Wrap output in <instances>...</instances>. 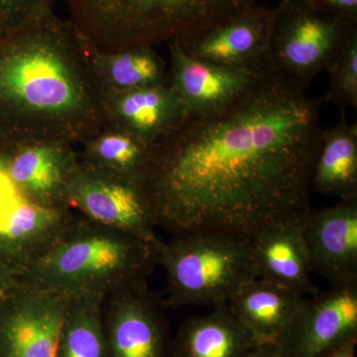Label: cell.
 <instances>
[{
  "label": "cell",
  "mask_w": 357,
  "mask_h": 357,
  "mask_svg": "<svg viewBox=\"0 0 357 357\" xmlns=\"http://www.w3.org/2000/svg\"><path fill=\"white\" fill-rule=\"evenodd\" d=\"M323 98L268 72L231 107L185 119L149 146L139 178L157 225L174 236L250 241L309 208Z\"/></svg>",
  "instance_id": "obj_1"
},
{
  "label": "cell",
  "mask_w": 357,
  "mask_h": 357,
  "mask_svg": "<svg viewBox=\"0 0 357 357\" xmlns=\"http://www.w3.org/2000/svg\"><path fill=\"white\" fill-rule=\"evenodd\" d=\"M0 116L11 146L83 143L107 126L86 42L53 11L0 43Z\"/></svg>",
  "instance_id": "obj_2"
},
{
  "label": "cell",
  "mask_w": 357,
  "mask_h": 357,
  "mask_svg": "<svg viewBox=\"0 0 357 357\" xmlns=\"http://www.w3.org/2000/svg\"><path fill=\"white\" fill-rule=\"evenodd\" d=\"M75 213L58 238L27 263L18 285L62 294L105 297L146 282L158 265V244Z\"/></svg>",
  "instance_id": "obj_3"
},
{
  "label": "cell",
  "mask_w": 357,
  "mask_h": 357,
  "mask_svg": "<svg viewBox=\"0 0 357 357\" xmlns=\"http://www.w3.org/2000/svg\"><path fill=\"white\" fill-rule=\"evenodd\" d=\"M70 21L102 53L154 47L251 8L255 0H65Z\"/></svg>",
  "instance_id": "obj_4"
},
{
  "label": "cell",
  "mask_w": 357,
  "mask_h": 357,
  "mask_svg": "<svg viewBox=\"0 0 357 357\" xmlns=\"http://www.w3.org/2000/svg\"><path fill=\"white\" fill-rule=\"evenodd\" d=\"M157 250L168 281L166 307L227 304L241 286L257 278L243 239L198 232L160 241Z\"/></svg>",
  "instance_id": "obj_5"
},
{
  "label": "cell",
  "mask_w": 357,
  "mask_h": 357,
  "mask_svg": "<svg viewBox=\"0 0 357 357\" xmlns=\"http://www.w3.org/2000/svg\"><path fill=\"white\" fill-rule=\"evenodd\" d=\"M267 69L303 89L328 72L357 23L319 10L307 0H281L273 7Z\"/></svg>",
  "instance_id": "obj_6"
},
{
  "label": "cell",
  "mask_w": 357,
  "mask_h": 357,
  "mask_svg": "<svg viewBox=\"0 0 357 357\" xmlns=\"http://www.w3.org/2000/svg\"><path fill=\"white\" fill-rule=\"evenodd\" d=\"M68 206L107 227L139 236L150 243L160 241L153 213L139 182L86 163L79 165L68 192Z\"/></svg>",
  "instance_id": "obj_7"
},
{
  "label": "cell",
  "mask_w": 357,
  "mask_h": 357,
  "mask_svg": "<svg viewBox=\"0 0 357 357\" xmlns=\"http://www.w3.org/2000/svg\"><path fill=\"white\" fill-rule=\"evenodd\" d=\"M165 305L146 282L105 296L102 319L107 357H174Z\"/></svg>",
  "instance_id": "obj_8"
},
{
  "label": "cell",
  "mask_w": 357,
  "mask_h": 357,
  "mask_svg": "<svg viewBox=\"0 0 357 357\" xmlns=\"http://www.w3.org/2000/svg\"><path fill=\"white\" fill-rule=\"evenodd\" d=\"M357 342V284L305 298L274 344L284 357H328Z\"/></svg>",
  "instance_id": "obj_9"
},
{
  "label": "cell",
  "mask_w": 357,
  "mask_h": 357,
  "mask_svg": "<svg viewBox=\"0 0 357 357\" xmlns=\"http://www.w3.org/2000/svg\"><path fill=\"white\" fill-rule=\"evenodd\" d=\"M70 298L16 286L0 303V357H55Z\"/></svg>",
  "instance_id": "obj_10"
},
{
  "label": "cell",
  "mask_w": 357,
  "mask_h": 357,
  "mask_svg": "<svg viewBox=\"0 0 357 357\" xmlns=\"http://www.w3.org/2000/svg\"><path fill=\"white\" fill-rule=\"evenodd\" d=\"M167 44L169 84L184 107L185 119L225 112L248 96L269 72L211 64L185 53L175 40Z\"/></svg>",
  "instance_id": "obj_11"
},
{
  "label": "cell",
  "mask_w": 357,
  "mask_h": 357,
  "mask_svg": "<svg viewBox=\"0 0 357 357\" xmlns=\"http://www.w3.org/2000/svg\"><path fill=\"white\" fill-rule=\"evenodd\" d=\"M273 14V7L257 3L227 20L173 40L192 57L211 64L267 69Z\"/></svg>",
  "instance_id": "obj_12"
},
{
  "label": "cell",
  "mask_w": 357,
  "mask_h": 357,
  "mask_svg": "<svg viewBox=\"0 0 357 357\" xmlns=\"http://www.w3.org/2000/svg\"><path fill=\"white\" fill-rule=\"evenodd\" d=\"M79 161L70 143L34 141L11 146L3 167L23 198L45 208H69L68 192Z\"/></svg>",
  "instance_id": "obj_13"
},
{
  "label": "cell",
  "mask_w": 357,
  "mask_h": 357,
  "mask_svg": "<svg viewBox=\"0 0 357 357\" xmlns=\"http://www.w3.org/2000/svg\"><path fill=\"white\" fill-rule=\"evenodd\" d=\"M312 272L332 287L357 284V199L301 215Z\"/></svg>",
  "instance_id": "obj_14"
},
{
  "label": "cell",
  "mask_w": 357,
  "mask_h": 357,
  "mask_svg": "<svg viewBox=\"0 0 357 357\" xmlns=\"http://www.w3.org/2000/svg\"><path fill=\"white\" fill-rule=\"evenodd\" d=\"M301 215L264 227L249 241V248L257 278L273 282L303 296H314L319 291L311 279L312 268L303 237Z\"/></svg>",
  "instance_id": "obj_15"
},
{
  "label": "cell",
  "mask_w": 357,
  "mask_h": 357,
  "mask_svg": "<svg viewBox=\"0 0 357 357\" xmlns=\"http://www.w3.org/2000/svg\"><path fill=\"white\" fill-rule=\"evenodd\" d=\"M107 126L151 145L185 119L184 107L171 84L103 95Z\"/></svg>",
  "instance_id": "obj_16"
},
{
  "label": "cell",
  "mask_w": 357,
  "mask_h": 357,
  "mask_svg": "<svg viewBox=\"0 0 357 357\" xmlns=\"http://www.w3.org/2000/svg\"><path fill=\"white\" fill-rule=\"evenodd\" d=\"M75 213L33 204L15 190L0 202V248L24 267L58 238Z\"/></svg>",
  "instance_id": "obj_17"
},
{
  "label": "cell",
  "mask_w": 357,
  "mask_h": 357,
  "mask_svg": "<svg viewBox=\"0 0 357 357\" xmlns=\"http://www.w3.org/2000/svg\"><path fill=\"white\" fill-rule=\"evenodd\" d=\"M304 296L255 278L246 282L227 302L230 312L258 344H274L299 311Z\"/></svg>",
  "instance_id": "obj_18"
},
{
  "label": "cell",
  "mask_w": 357,
  "mask_h": 357,
  "mask_svg": "<svg viewBox=\"0 0 357 357\" xmlns=\"http://www.w3.org/2000/svg\"><path fill=\"white\" fill-rule=\"evenodd\" d=\"M227 304L206 316L192 317L173 338L174 357H245L258 347Z\"/></svg>",
  "instance_id": "obj_19"
},
{
  "label": "cell",
  "mask_w": 357,
  "mask_h": 357,
  "mask_svg": "<svg viewBox=\"0 0 357 357\" xmlns=\"http://www.w3.org/2000/svg\"><path fill=\"white\" fill-rule=\"evenodd\" d=\"M311 187L340 202L357 199V126L347 121L345 112L335 126L321 131Z\"/></svg>",
  "instance_id": "obj_20"
},
{
  "label": "cell",
  "mask_w": 357,
  "mask_h": 357,
  "mask_svg": "<svg viewBox=\"0 0 357 357\" xmlns=\"http://www.w3.org/2000/svg\"><path fill=\"white\" fill-rule=\"evenodd\" d=\"M86 48L91 70L103 95L168 83L165 61L154 47L115 53H102L88 44Z\"/></svg>",
  "instance_id": "obj_21"
},
{
  "label": "cell",
  "mask_w": 357,
  "mask_h": 357,
  "mask_svg": "<svg viewBox=\"0 0 357 357\" xmlns=\"http://www.w3.org/2000/svg\"><path fill=\"white\" fill-rule=\"evenodd\" d=\"M103 300L100 296L70 298L55 357H107Z\"/></svg>",
  "instance_id": "obj_22"
},
{
  "label": "cell",
  "mask_w": 357,
  "mask_h": 357,
  "mask_svg": "<svg viewBox=\"0 0 357 357\" xmlns=\"http://www.w3.org/2000/svg\"><path fill=\"white\" fill-rule=\"evenodd\" d=\"M82 145L83 161L139 182L149 151L147 143L107 124Z\"/></svg>",
  "instance_id": "obj_23"
},
{
  "label": "cell",
  "mask_w": 357,
  "mask_h": 357,
  "mask_svg": "<svg viewBox=\"0 0 357 357\" xmlns=\"http://www.w3.org/2000/svg\"><path fill=\"white\" fill-rule=\"evenodd\" d=\"M331 82L324 102H333L345 112L357 107V32L344 45L330 70Z\"/></svg>",
  "instance_id": "obj_24"
},
{
  "label": "cell",
  "mask_w": 357,
  "mask_h": 357,
  "mask_svg": "<svg viewBox=\"0 0 357 357\" xmlns=\"http://www.w3.org/2000/svg\"><path fill=\"white\" fill-rule=\"evenodd\" d=\"M56 0H0V30L15 31L53 11Z\"/></svg>",
  "instance_id": "obj_25"
},
{
  "label": "cell",
  "mask_w": 357,
  "mask_h": 357,
  "mask_svg": "<svg viewBox=\"0 0 357 357\" xmlns=\"http://www.w3.org/2000/svg\"><path fill=\"white\" fill-rule=\"evenodd\" d=\"M312 6L335 17L357 23V0H307Z\"/></svg>",
  "instance_id": "obj_26"
},
{
  "label": "cell",
  "mask_w": 357,
  "mask_h": 357,
  "mask_svg": "<svg viewBox=\"0 0 357 357\" xmlns=\"http://www.w3.org/2000/svg\"><path fill=\"white\" fill-rule=\"evenodd\" d=\"M245 357H284L274 344L258 345Z\"/></svg>",
  "instance_id": "obj_27"
},
{
  "label": "cell",
  "mask_w": 357,
  "mask_h": 357,
  "mask_svg": "<svg viewBox=\"0 0 357 357\" xmlns=\"http://www.w3.org/2000/svg\"><path fill=\"white\" fill-rule=\"evenodd\" d=\"M357 342H349L333 349L328 357H356V347Z\"/></svg>",
  "instance_id": "obj_28"
},
{
  "label": "cell",
  "mask_w": 357,
  "mask_h": 357,
  "mask_svg": "<svg viewBox=\"0 0 357 357\" xmlns=\"http://www.w3.org/2000/svg\"><path fill=\"white\" fill-rule=\"evenodd\" d=\"M3 170H4L3 156H2V157H0V172H1V171H3Z\"/></svg>",
  "instance_id": "obj_29"
},
{
  "label": "cell",
  "mask_w": 357,
  "mask_h": 357,
  "mask_svg": "<svg viewBox=\"0 0 357 357\" xmlns=\"http://www.w3.org/2000/svg\"><path fill=\"white\" fill-rule=\"evenodd\" d=\"M2 297H3V295L0 296V303H1Z\"/></svg>",
  "instance_id": "obj_30"
}]
</instances>
